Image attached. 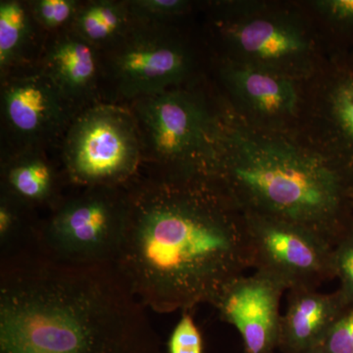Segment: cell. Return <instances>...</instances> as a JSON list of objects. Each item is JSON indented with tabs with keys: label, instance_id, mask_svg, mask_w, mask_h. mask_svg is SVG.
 <instances>
[{
	"label": "cell",
	"instance_id": "d6986e66",
	"mask_svg": "<svg viewBox=\"0 0 353 353\" xmlns=\"http://www.w3.org/2000/svg\"><path fill=\"white\" fill-rule=\"evenodd\" d=\"M39 221L36 211L0 194V259L34 250Z\"/></svg>",
	"mask_w": 353,
	"mask_h": 353
},
{
	"label": "cell",
	"instance_id": "603a6c76",
	"mask_svg": "<svg viewBox=\"0 0 353 353\" xmlns=\"http://www.w3.org/2000/svg\"><path fill=\"white\" fill-rule=\"evenodd\" d=\"M202 336L192 311H183L168 341L169 353H202Z\"/></svg>",
	"mask_w": 353,
	"mask_h": 353
},
{
	"label": "cell",
	"instance_id": "7a4b0ae2",
	"mask_svg": "<svg viewBox=\"0 0 353 353\" xmlns=\"http://www.w3.org/2000/svg\"><path fill=\"white\" fill-rule=\"evenodd\" d=\"M146 310L115 264L0 259V353H146Z\"/></svg>",
	"mask_w": 353,
	"mask_h": 353
},
{
	"label": "cell",
	"instance_id": "8992f818",
	"mask_svg": "<svg viewBox=\"0 0 353 353\" xmlns=\"http://www.w3.org/2000/svg\"><path fill=\"white\" fill-rule=\"evenodd\" d=\"M126 214L125 188L79 189L39 219L34 250L66 263L116 264Z\"/></svg>",
	"mask_w": 353,
	"mask_h": 353
},
{
	"label": "cell",
	"instance_id": "8fae6325",
	"mask_svg": "<svg viewBox=\"0 0 353 353\" xmlns=\"http://www.w3.org/2000/svg\"><path fill=\"white\" fill-rule=\"evenodd\" d=\"M285 290L277 281L255 271L234 279L216 299L213 306L223 321L238 330L245 353H272L279 347Z\"/></svg>",
	"mask_w": 353,
	"mask_h": 353
},
{
	"label": "cell",
	"instance_id": "44dd1931",
	"mask_svg": "<svg viewBox=\"0 0 353 353\" xmlns=\"http://www.w3.org/2000/svg\"><path fill=\"white\" fill-rule=\"evenodd\" d=\"M132 18L145 22L169 23L187 12L190 2L185 0H131Z\"/></svg>",
	"mask_w": 353,
	"mask_h": 353
},
{
	"label": "cell",
	"instance_id": "7402d4cb",
	"mask_svg": "<svg viewBox=\"0 0 353 353\" xmlns=\"http://www.w3.org/2000/svg\"><path fill=\"white\" fill-rule=\"evenodd\" d=\"M334 278L340 281L341 292L348 304L353 303V223L334 248Z\"/></svg>",
	"mask_w": 353,
	"mask_h": 353
},
{
	"label": "cell",
	"instance_id": "5b68a950",
	"mask_svg": "<svg viewBox=\"0 0 353 353\" xmlns=\"http://www.w3.org/2000/svg\"><path fill=\"white\" fill-rule=\"evenodd\" d=\"M141 134L143 162L175 175H208L218 118L192 92L175 88L127 104Z\"/></svg>",
	"mask_w": 353,
	"mask_h": 353
},
{
	"label": "cell",
	"instance_id": "4316f807",
	"mask_svg": "<svg viewBox=\"0 0 353 353\" xmlns=\"http://www.w3.org/2000/svg\"><path fill=\"white\" fill-rule=\"evenodd\" d=\"M348 196H350V204H352V208H353V188L348 190Z\"/></svg>",
	"mask_w": 353,
	"mask_h": 353
},
{
	"label": "cell",
	"instance_id": "cb8c5ba5",
	"mask_svg": "<svg viewBox=\"0 0 353 353\" xmlns=\"http://www.w3.org/2000/svg\"><path fill=\"white\" fill-rule=\"evenodd\" d=\"M320 347L329 353H353V303L334 323Z\"/></svg>",
	"mask_w": 353,
	"mask_h": 353
},
{
	"label": "cell",
	"instance_id": "52a82bcc",
	"mask_svg": "<svg viewBox=\"0 0 353 353\" xmlns=\"http://www.w3.org/2000/svg\"><path fill=\"white\" fill-rule=\"evenodd\" d=\"M104 92L130 102L166 92L185 80L192 52L169 23L132 18L128 31L101 51Z\"/></svg>",
	"mask_w": 353,
	"mask_h": 353
},
{
	"label": "cell",
	"instance_id": "2e32d148",
	"mask_svg": "<svg viewBox=\"0 0 353 353\" xmlns=\"http://www.w3.org/2000/svg\"><path fill=\"white\" fill-rule=\"evenodd\" d=\"M29 1H0V75L38 66L46 43Z\"/></svg>",
	"mask_w": 353,
	"mask_h": 353
},
{
	"label": "cell",
	"instance_id": "ba28073f",
	"mask_svg": "<svg viewBox=\"0 0 353 353\" xmlns=\"http://www.w3.org/2000/svg\"><path fill=\"white\" fill-rule=\"evenodd\" d=\"M80 111L39 66L1 78L2 155L46 152L62 141Z\"/></svg>",
	"mask_w": 353,
	"mask_h": 353
},
{
	"label": "cell",
	"instance_id": "30bf717a",
	"mask_svg": "<svg viewBox=\"0 0 353 353\" xmlns=\"http://www.w3.org/2000/svg\"><path fill=\"white\" fill-rule=\"evenodd\" d=\"M221 32L239 63L294 80L311 59V44L296 21L285 14L250 10L223 19Z\"/></svg>",
	"mask_w": 353,
	"mask_h": 353
},
{
	"label": "cell",
	"instance_id": "9c48e42d",
	"mask_svg": "<svg viewBox=\"0 0 353 353\" xmlns=\"http://www.w3.org/2000/svg\"><path fill=\"white\" fill-rule=\"evenodd\" d=\"M245 213L252 267L285 290H317L334 278V246L314 232L287 221Z\"/></svg>",
	"mask_w": 353,
	"mask_h": 353
},
{
	"label": "cell",
	"instance_id": "484cf974",
	"mask_svg": "<svg viewBox=\"0 0 353 353\" xmlns=\"http://www.w3.org/2000/svg\"><path fill=\"white\" fill-rule=\"evenodd\" d=\"M303 353H329L327 352L326 350H323L321 347H318L315 348H312V350H306Z\"/></svg>",
	"mask_w": 353,
	"mask_h": 353
},
{
	"label": "cell",
	"instance_id": "ac0fdd59",
	"mask_svg": "<svg viewBox=\"0 0 353 353\" xmlns=\"http://www.w3.org/2000/svg\"><path fill=\"white\" fill-rule=\"evenodd\" d=\"M132 22L129 1L92 0L81 3L71 29L103 51L128 31Z\"/></svg>",
	"mask_w": 353,
	"mask_h": 353
},
{
	"label": "cell",
	"instance_id": "9a60e30c",
	"mask_svg": "<svg viewBox=\"0 0 353 353\" xmlns=\"http://www.w3.org/2000/svg\"><path fill=\"white\" fill-rule=\"evenodd\" d=\"M221 73L234 97L255 115L274 120L294 113L299 99L292 79L236 61Z\"/></svg>",
	"mask_w": 353,
	"mask_h": 353
},
{
	"label": "cell",
	"instance_id": "4fadbf2b",
	"mask_svg": "<svg viewBox=\"0 0 353 353\" xmlns=\"http://www.w3.org/2000/svg\"><path fill=\"white\" fill-rule=\"evenodd\" d=\"M348 303L339 290L323 294L313 289L292 290L281 318L279 347L287 353H303L321 345Z\"/></svg>",
	"mask_w": 353,
	"mask_h": 353
},
{
	"label": "cell",
	"instance_id": "ffe728a7",
	"mask_svg": "<svg viewBox=\"0 0 353 353\" xmlns=\"http://www.w3.org/2000/svg\"><path fill=\"white\" fill-rule=\"evenodd\" d=\"M82 1L78 0H32L30 8L46 36L70 29Z\"/></svg>",
	"mask_w": 353,
	"mask_h": 353
},
{
	"label": "cell",
	"instance_id": "7c38bea8",
	"mask_svg": "<svg viewBox=\"0 0 353 353\" xmlns=\"http://www.w3.org/2000/svg\"><path fill=\"white\" fill-rule=\"evenodd\" d=\"M38 66L79 110L104 101L101 51L71 28L48 36Z\"/></svg>",
	"mask_w": 353,
	"mask_h": 353
},
{
	"label": "cell",
	"instance_id": "6da1fadb",
	"mask_svg": "<svg viewBox=\"0 0 353 353\" xmlns=\"http://www.w3.org/2000/svg\"><path fill=\"white\" fill-rule=\"evenodd\" d=\"M125 190L115 265L146 308L163 314L213 305L252 268L245 213L210 179L153 171Z\"/></svg>",
	"mask_w": 353,
	"mask_h": 353
},
{
	"label": "cell",
	"instance_id": "277c9868",
	"mask_svg": "<svg viewBox=\"0 0 353 353\" xmlns=\"http://www.w3.org/2000/svg\"><path fill=\"white\" fill-rule=\"evenodd\" d=\"M62 145V173L78 188H126L143 163L138 123L127 104L102 101L78 113Z\"/></svg>",
	"mask_w": 353,
	"mask_h": 353
},
{
	"label": "cell",
	"instance_id": "d4e9b609",
	"mask_svg": "<svg viewBox=\"0 0 353 353\" xmlns=\"http://www.w3.org/2000/svg\"><path fill=\"white\" fill-rule=\"evenodd\" d=\"M314 6L333 24L353 29V0H321Z\"/></svg>",
	"mask_w": 353,
	"mask_h": 353
},
{
	"label": "cell",
	"instance_id": "e0dca14e",
	"mask_svg": "<svg viewBox=\"0 0 353 353\" xmlns=\"http://www.w3.org/2000/svg\"><path fill=\"white\" fill-rule=\"evenodd\" d=\"M332 152L330 161L348 190L353 188V54L334 71L326 97Z\"/></svg>",
	"mask_w": 353,
	"mask_h": 353
},
{
	"label": "cell",
	"instance_id": "3957f363",
	"mask_svg": "<svg viewBox=\"0 0 353 353\" xmlns=\"http://www.w3.org/2000/svg\"><path fill=\"white\" fill-rule=\"evenodd\" d=\"M206 178L243 211L287 221L334 246L353 221L348 188L329 158L218 118Z\"/></svg>",
	"mask_w": 353,
	"mask_h": 353
},
{
	"label": "cell",
	"instance_id": "5bb4252c",
	"mask_svg": "<svg viewBox=\"0 0 353 353\" xmlns=\"http://www.w3.org/2000/svg\"><path fill=\"white\" fill-rule=\"evenodd\" d=\"M44 150H24L1 157V192L27 208L50 210L63 197L66 183Z\"/></svg>",
	"mask_w": 353,
	"mask_h": 353
}]
</instances>
